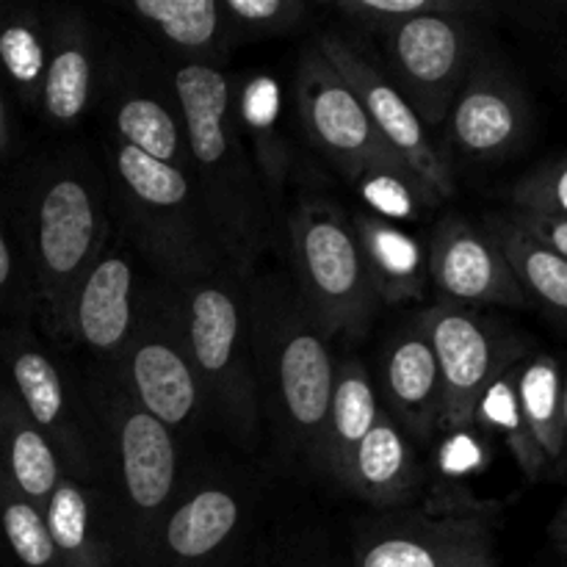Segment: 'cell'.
I'll return each instance as SVG.
<instances>
[{"label":"cell","instance_id":"cell-1","mask_svg":"<svg viewBox=\"0 0 567 567\" xmlns=\"http://www.w3.org/2000/svg\"><path fill=\"white\" fill-rule=\"evenodd\" d=\"M172 94L194 192L225 258L247 271L269 238V210L260 172L244 150L230 81L219 66L194 59L175 72Z\"/></svg>","mask_w":567,"mask_h":567},{"label":"cell","instance_id":"cell-2","mask_svg":"<svg viewBox=\"0 0 567 567\" xmlns=\"http://www.w3.org/2000/svg\"><path fill=\"white\" fill-rule=\"evenodd\" d=\"M249 332L260 408H269L291 446L324 474V426L336 385L324 330L297 288L266 277L249 286Z\"/></svg>","mask_w":567,"mask_h":567},{"label":"cell","instance_id":"cell-3","mask_svg":"<svg viewBox=\"0 0 567 567\" xmlns=\"http://www.w3.org/2000/svg\"><path fill=\"white\" fill-rule=\"evenodd\" d=\"M175 297L203 402L233 435L249 437L258 430L260 388L244 271L225 260L177 282Z\"/></svg>","mask_w":567,"mask_h":567},{"label":"cell","instance_id":"cell-4","mask_svg":"<svg viewBox=\"0 0 567 567\" xmlns=\"http://www.w3.org/2000/svg\"><path fill=\"white\" fill-rule=\"evenodd\" d=\"M31 255L42 319L55 336L70 330V308L109 238V214L97 177L78 164H50L37 172L28 194Z\"/></svg>","mask_w":567,"mask_h":567},{"label":"cell","instance_id":"cell-5","mask_svg":"<svg viewBox=\"0 0 567 567\" xmlns=\"http://www.w3.org/2000/svg\"><path fill=\"white\" fill-rule=\"evenodd\" d=\"M114 183L133 236L175 286L225 264L188 172L116 142Z\"/></svg>","mask_w":567,"mask_h":567},{"label":"cell","instance_id":"cell-6","mask_svg":"<svg viewBox=\"0 0 567 567\" xmlns=\"http://www.w3.org/2000/svg\"><path fill=\"white\" fill-rule=\"evenodd\" d=\"M297 291L324 336L360 338L380 310L352 219L327 199H305L291 216Z\"/></svg>","mask_w":567,"mask_h":567},{"label":"cell","instance_id":"cell-7","mask_svg":"<svg viewBox=\"0 0 567 567\" xmlns=\"http://www.w3.org/2000/svg\"><path fill=\"white\" fill-rule=\"evenodd\" d=\"M297 105L310 142L347 175L363 183L377 175H399L421 183L396 155L388 150L371 125L363 103L336 66L316 48L299 59ZM424 186V183H421ZM430 194V192H426ZM432 197V194H430Z\"/></svg>","mask_w":567,"mask_h":567},{"label":"cell","instance_id":"cell-8","mask_svg":"<svg viewBox=\"0 0 567 567\" xmlns=\"http://www.w3.org/2000/svg\"><path fill=\"white\" fill-rule=\"evenodd\" d=\"M122 358L131 399L138 408L169 430H181L197 419L205 402L183 336L177 297L172 302L158 293H142L136 299V324Z\"/></svg>","mask_w":567,"mask_h":567},{"label":"cell","instance_id":"cell-9","mask_svg":"<svg viewBox=\"0 0 567 567\" xmlns=\"http://www.w3.org/2000/svg\"><path fill=\"white\" fill-rule=\"evenodd\" d=\"M393 86L426 131L443 125L476 61L474 33L463 17H413L382 28Z\"/></svg>","mask_w":567,"mask_h":567},{"label":"cell","instance_id":"cell-10","mask_svg":"<svg viewBox=\"0 0 567 567\" xmlns=\"http://www.w3.org/2000/svg\"><path fill=\"white\" fill-rule=\"evenodd\" d=\"M441 371V430L463 432L476 421L487 388L518 360V347L468 308L441 299L419 319Z\"/></svg>","mask_w":567,"mask_h":567},{"label":"cell","instance_id":"cell-11","mask_svg":"<svg viewBox=\"0 0 567 567\" xmlns=\"http://www.w3.org/2000/svg\"><path fill=\"white\" fill-rule=\"evenodd\" d=\"M313 48L352 86V92L363 103L365 114H369L371 125L380 133L382 142L424 183L432 199L437 203V199L452 197V169H449L446 158L437 153L435 142L430 138V131L419 120L413 105L404 100V94L365 55H360L349 44V39L338 37V33H321Z\"/></svg>","mask_w":567,"mask_h":567},{"label":"cell","instance_id":"cell-12","mask_svg":"<svg viewBox=\"0 0 567 567\" xmlns=\"http://www.w3.org/2000/svg\"><path fill=\"white\" fill-rule=\"evenodd\" d=\"M114 437L122 496L131 507V526L136 529L133 540L144 563H150L166 504L177 487V443L169 426L138 408L131 393L116 402Z\"/></svg>","mask_w":567,"mask_h":567},{"label":"cell","instance_id":"cell-13","mask_svg":"<svg viewBox=\"0 0 567 567\" xmlns=\"http://www.w3.org/2000/svg\"><path fill=\"white\" fill-rule=\"evenodd\" d=\"M449 136L468 158L498 161L529 136L532 114L520 83L491 55H476L446 116Z\"/></svg>","mask_w":567,"mask_h":567},{"label":"cell","instance_id":"cell-14","mask_svg":"<svg viewBox=\"0 0 567 567\" xmlns=\"http://www.w3.org/2000/svg\"><path fill=\"white\" fill-rule=\"evenodd\" d=\"M426 275L443 299L463 308L465 305H498V308L532 305L491 233L465 219H446L437 227L426 252Z\"/></svg>","mask_w":567,"mask_h":567},{"label":"cell","instance_id":"cell-15","mask_svg":"<svg viewBox=\"0 0 567 567\" xmlns=\"http://www.w3.org/2000/svg\"><path fill=\"white\" fill-rule=\"evenodd\" d=\"M354 567H496L491 529L480 515L410 518L360 546Z\"/></svg>","mask_w":567,"mask_h":567},{"label":"cell","instance_id":"cell-16","mask_svg":"<svg viewBox=\"0 0 567 567\" xmlns=\"http://www.w3.org/2000/svg\"><path fill=\"white\" fill-rule=\"evenodd\" d=\"M6 363L14 382L17 402L55 449L59 463L78 474H89L92 454H89L86 435L72 415L64 377L55 369L53 360L37 343L11 338L6 343Z\"/></svg>","mask_w":567,"mask_h":567},{"label":"cell","instance_id":"cell-17","mask_svg":"<svg viewBox=\"0 0 567 567\" xmlns=\"http://www.w3.org/2000/svg\"><path fill=\"white\" fill-rule=\"evenodd\" d=\"M136 324L133 264L122 252H103L89 269L70 308V330L100 358H122Z\"/></svg>","mask_w":567,"mask_h":567},{"label":"cell","instance_id":"cell-18","mask_svg":"<svg viewBox=\"0 0 567 567\" xmlns=\"http://www.w3.org/2000/svg\"><path fill=\"white\" fill-rule=\"evenodd\" d=\"M241 504L225 487H203L175 507L161 524L150 563L158 567H199L236 535Z\"/></svg>","mask_w":567,"mask_h":567},{"label":"cell","instance_id":"cell-19","mask_svg":"<svg viewBox=\"0 0 567 567\" xmlns=\"http://www.w3.org/2000/svg\"><path fill=\"white\" fill-rule=\"evenodd\" d=\"M382 377L402 432H410L419 441H430L441 430L443 391L435 352L421 324L388 347Z\"/></svg>","mask_w":567,"mask_h":567},{"label":"cell","instance_id":"cell-20","mask_svg":"<svg viewBox=\"0 0 567 567\" xmlns=\"http://www.w3.org/2000/svg\"><path fill=\"white\" fill-rule=\"evenodd\" d=\"M92 39L86 20L75 11H59L48 22V66L42 81L44 114L55 125H70L86 111L92 94Z\"/></svg>","mask_w":567,"mask_h":567},{"label":"cell","instance_id":"cell-21","mask_svg":"<svg viewBox=\"0 0 567 567\" xmlns=\"http://www.w3.org/2000/svg\"><path fill=\"white\" fill-rule=\"evenodd\" d=\"M380 399L369 371L358 360L336 365L330 413L324 426V474L349 491L354 454L380 415Z\"/></svg>","mask_w":567,"mask_h":567},{"label":"cell","instance_id":"cell-22","mask_svg":"<svg viewBox=\"0 0 567 567\" xmlns=\"http://www.w3.org/2000/svg\"><path fill=\"white\" fill-rule=\"evenodd\" d=\"M0 471L39 509L64 476L55 449L6 388H0Z\"/></svg>","mask_w":567,"mask_h":567},{"label":"cell","instance_id":"cell-23","mask_svg":"<svg viewBox=\"0 0 567 567\" xmlns=\"http://www.w3.org/2000/svg\"><path fill=\"white\" fill-rule=\"evenodd\" d=\"M352 225L358 230L360 249L365 255L380 302L393 305L421 299L430 275L419 238L377 214H358Z\"/></svg>","mask_w":567,"mask_h":567},{"label":"cell","instance_id":"cell-24","mask_svg":"<svg viewBox=\"0 0 567 567\" xmlns=\"http://www.w3.org/2000/svg\"><path fill=\"white\" fill-rule=\"evenodd\" d=\"M415 482V460L402 426L393 415L380 410L377 424L354 454L349 491L371 504H399L410 496Z\"/></svg>","mask_w":567,"mask_h":567},{"label":"cell","instance_id":"cell-25","mask_svg":"<svg viewBox=\"0 0 567 567\" xmlns=\"http://www.w3.org/2000/svg\"><path fill=\"white\" fill-rule=\"evenodd\" d=\"M485 230L502 247L529 302H537L567 324V260L563 255L537 241L509 214L491 216Z\"/></svg>","mask_w":567,"mask_h":567},{"label":"cell","instance_id":"cell-26","mask_svg":"<svg viewBox=\"0 0 567 567\" xmlns=\"http://www.w3.org/2000/svg\"><path fill=\"white\" fill-rule=\"evenodd\" d=\"M515 393L520 413L535 437L537 449L546 457L548 468L559 465L567 454V413H565V377L557 358L532 354L515 365Z\"/></svg>","mask_w":567,"mask_h":567},{"label":"cell","instance_id":"cell-27","mask_svg":"<svg viewBox=\"0 0 567 567\" xmlns=\"http://www.w3.org/2000/svg\"><path fill=\"white\" fill-rule=\"evenodd\" d=\"M116 142L188 172L186 142L177 109L166 105L153 92H125L114 109Z\"/></svg>","mask_w":567,"mask_h":567},{"label":"cell","instance_id":"cell-28","mask_svg":"<svg viewBox=\"0 0 567 567\" xmlns=\"http://www.w3.org/2000/svg\"><path fill=\"white\" fill-rule=\"evenodd\" d=\"M44 524L64 567H114V551L94 535L92 504L86 491L70 476H61L44 504Z\"/></svg>","mask_w":567,"mask_h":567},{"label":"cell","instance_id":"cell-29","mask_svg":"<svg viewBox=\"0 0 567 567\" xmlns=\"http://www.w3.org/2000/svg\"><path fill=\"white\" fill-rule=\"evenodd\" d=\"M133 11L186 53L210 55L225 39L227 14L216 0H136Z\"/></svg>","mask_w":567,"mask_h":567},{"label":"cell","instance_id":"cell-30","mask_svg":"<svg viewBox=\"0 0 567 567\" xmlns=\"http://www.w3.org/2000/svg\"><path fill=\"white\" fill-rule=\"evenodd\" d=\"M48 25L28 9H0V70L28 103L42 97Z\"/></svg>","mask_w":567,"mask_h":567},{"label":"cell","instance_id":"cell-31","mask_svg":"<svg viewBox=\"0 0 567 567\" xmlns=\"http://www.w3.org/2000/svg\"><path fill=\"white\" fill-rule=\"evenodd\" d=\"M277 109H280V92L269 75H258L247 81L241 94L236 97L238 127L252 136L258 172H264L269 183H280L286 175V144L277 136Z\"/></svg>","mask_w":567,"mask_h":567},{"label":"cell","instance_id":"cell-32","mask_svg":"<svg viewBox=\"0 0 567 567\" xmlns=\"http://www.w3.org/2000/svg\"><path fill=\"white\" fill-rule=\"evenodd\" d=\"M515 363L487 388L485 399L480 404V413H476V421H485L493 432L504 437V443L509 446L513 457L518 460L520 471L529 476L532 482L540 480L546 474L548 463L543 457V452L537 449L535 437H532L529 426H526L524 413H520L518 393H515Z\"/></svg>","mask_w":567,"mask_h":567},{"label":"cell","instance_id":"cell-33","mask_svg":"<svg viewBox=\"0 0 567 567\" xmlns=\"http://www.w3.org/2000/svg\"><path fill=\"white\" fill-rule=\"evenodd\" d=\"M0 526L6 543L22 567H64L50 540L44 513L28 502L0 471Z\"/></svg>","mask_w":567,"mask_h":567},{"label":"cell","instance_id":"cell-34","mask_svg":"<svg viewBox=\"0 0 567 567\" xmlns=\"http://www.w3.org/2000/svg\"><path fill=\"white\" fill-rule=\"evenodd\" d=\"M515 210L567 219V153L520 177L509 192Z\"/></svg>","mask_w":567,"mask_h":567},{"label":"cell","instance_id":"cell-35","mask_svg":"<svg viewBox=\"0 0 567 567\" xmlns=\"http://www.w3.org/2000/svg\"><path fill=\"white\" fill-rule=\"evenodd\" d=\"M338 9L347 11L354 20L365 22V25L385 28L393 22L413 20V17H463L465 11L476 9V6L465 3V0H349Z\"/></svg>","mask_w":567,"mask_h":567},{"label":"cell","instance_id":"cell-36","mask_svg":"<svg viewBox=\"0 0 567 567\" xmlns=\"http://www.w3.org/2000/svg\"><path fill=\"white\" fill-rule=\"evenodd\" d=\"M221 6L230 20L264 33L291 31L305 17V6L299 0H227Z\"/></svg>","mask_w":567,"mask_h":567},{"label":"cell","instance_id":"cell-37","mask_svg":"<svg viewBox=\"0 0 567 567\" xmlns=\"http://www.w3.org/2000/svg\"><path fill=\"white\" fill-rule=\"evenodd\" d=\"M515 221L524 227L526 233L543 241L546 247H551L554 252H559L567 260V219L563 216H543V214H524V210H513Z\"/></svg>","mask_w":567,"mask_h":567},{"label":"cell","instance_id":"cell-38","mask_svg":"<svg viewBox=\"0 0 567 567\" xmlns=\"http://www.w3.org/2000/svg\"><path fill=\"white\" fill-rule=\"evenodd\" d=\"M14 249H11L9 233H6L3 216H0V299H9L14 293Z\"/></svg>","mask_w":567,"mask_h":567},{"label":"cell","instance_id":"cell-39","mask_svg":"<svg viewBox=\"0 0 567 567\" xmlns=\"http://www.w3.org/2000/svg\"><path fill=\"white\" fill-rule=\"evenodd\" d=\"M480 463V452L474 449V441L468 437H460V441H452V446H446L443 452V468L446 471H465V468H474Z\"/></svg>","mask_w":567,"mask_h":567},{"label":"cell","instance_id":"cell-40","mask_svg":"<svg viewBox=\"0 0 567 567\" xmlns=\"http://www.w3.org/2000/svg\"><path fill=\"white\" fill-rule=\"evenodd\" d=\"M548 537H551L554 548H557L563 557H567V498L559 504V509L554 513L551 524H548Z\"/></svg>","mask_w":567,"mask_h":567},{"label":"cell","instance_id":"cell-41","mask_svg":"<svg viewBox=\"0 0 567 567\" xmlns=\"http://www.w3.org/2000/svg\"><path fill=\"white\" fill-rule=\"evenodd\" d=\"M559 17H563V33H559V44H557V70L567 78V3L557 6Z\"/></svg>","mask_w":567,"mask_h":567},{"label":"cell","instance_id":"cell-42","mask_svg":"<svg viewBox=\"0 0 567 567\" xmlns=\"http://www.w3.org/2000/svg\"><path fill=\"white\" fill-rule=\"evenodd\" d=\"M11 150V131H9V116H6L3 97H0V155H9Z\"/></svg>","mask_w":567,"mask_h":567}]
</instances>
